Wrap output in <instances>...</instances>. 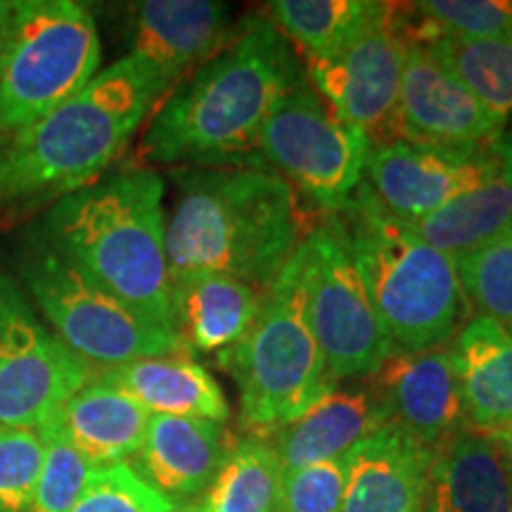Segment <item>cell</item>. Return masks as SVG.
I'll return each mask as SVG.
<instances>
[{
    "mask_svg": "<svg viewBox=\"0 0 512 512\" xmlns=\"http://www.w3.org/2000/svg\"><path fill=\"white\" fill-rule=\"evenodd\" d=\"M306 69L266 15H249L214 57L178 86L147 126L140 157L166 166L264 164L259 136Z\"/></svg>",
    "mask_w": 512,
    "mask_h": 512,
    "instance_id": "cell-1",
    "label": "cell"
},
{
    "mask_svg": "<svg viewBox=\"0 0 512 512\" xmlns=\"http://www.w3.org/2000/svg\"><path fill=\"white\" fill-rule=\"evenodd\" d=\"M166 216L171 278L216 273L268 292L316 221L266 164L183 166Z\"/></svg>",
    "mask_w": 512,
    "mask_h": 512,
    "instance_id": "cell-2",
    "label": "cell"
},
{
    "mask_svg": "<svg viewBox=\"0 0 512 512\" xmlns=\"http://www.w3.org/2000/svg\"><path fill=\"white\" fill-rule=\"evenodd\" d=\"M166 91L155 69L124 55L46 117L0 138V207L57 202L98 181Z\"/></svg>",
    "mask_w": 512,
    "mask_h": 512,
    "instance_id": "cell-3",
    "label": "cell"
},
{
    "mask_svg": "<svg viewBox=\"0 0 512 512\" xmlns=\"http://www.w3.org/2000/svg\"><path fill=\"white\" fill-rule=\"evenodd\" d=\"M34 228L100 287L174 330L164 181L157 171L136 166L102 176L50 204Z\"/></svg>",
    "mask_w": 512,
    "mask_h": 512,
    "instance_id": "cell-4",
    "label": "cell"
},
{
    "mask_svg": "<svg viewBox=\"0 0 512 512\" xmlns=\"http://www.w3.org/2000/svg\"><path fill=\"white\" fill-rule=\"evenodd\" d=\"M394 351L448 344L467 323V302L451 256L387 214L366 185L335 211Z\"/></svg>",
    "mask_w": 512,
    "mask_h": 512,
    "instance_id": "cell-5",
    "label": "cell"
},
{
    "mask_svg": "<svg viewBox=\"0 0 512 512\" xmlns=\"http://www.w3.org/2000/svg\"><path fill=\"white\" fill-rule=\"evenodd\" d=\"M216 363L238 384L247 437H271L335 387L306 313L302 247L268 287L247 335Z\"/></svg>",
    "mask_w": 512,
    "mask_h": 512,
    "instance_id": "cell-6",
    "label": "cell"
},
{
    "mask_svg": "<svg viewBox=\"0 0 512 512\" xmlns=\"http://www.w3.org/2000/svg\"><path fill=\"white\" fill-rule=\"evenodd\" d=\"M15 275L48 328L93 368L188 354L174 330L152 323L100 287L50 247L34 226L17 240Z\"/></svg>",
    "mask_w": 512,
    "mask_h": 512,
    "instance_id": "cell-7",
    "label": "cell"
},
{
    "mask_svg": "<svg viewBox=\"0 0 512 512\" xmlns=\"http://www.w3.org/2000/svg\"><path fill=\"white\" fill-rule=\"evenodd\" d=\"M100 34L86 5L19 0L0 50V138L43 119L98 76Z\"/></svg>",
    "mask_w": 512,
    "mask_h": 512,
    "instance_id": "cell-8",
    "label": "cell"
},
{
    "mask_svg": "<svg viewBox=\"0 0 512 512\" xmlns=\"http://www.w3.org/2000/svg\"><path fill=\"white\" fill-rule=\"evenodd\" d=\"M373 143L347 124L313 88L309 74L273 107L259 136V157L309 209L342 211L366 181Z\"/></svg>",
    "mask_w": 512,
    "mask_h": 512,
    "instance_id": "cell-9",
    "label": "cell"
},
{
    "mask_svg": "<svg viewBox=\"0 0 512 512\" xmlns=\"http://www.w3.org/2000/svg\"><path fill=\"white\" fill-rule=\"evenodd\" d=\"M302 254L306 313L332 382L366 380L394 349L337 214L320 216Z\"/></svg>",
    "mask_w": 512,
    "mask_h": 512,
    "instance_id": "cell-10",
    "label": "cell"
},
{
    "mask_svg": "<svg viewBox=\"0 0 512 512\" xmlns=\"http://www.w3.org/2000/svg\"><path fill=\"white\" fill-rule=\"evenodd\" d=\"M0 261V425L41 430L91 377Z\"/></svg>",
    "mask_w": 512,
    "mask_h": 512,
    "instance_id": "cell-11",
    "label": "cell"
},
{
    "mask_svg": "<svg viewBox=\"0 0 512 512\" xmlns=\"http://www.w3.org/2000/svg\"><path fill=\"white\" fill-rule=\"evenodd\" d=\"M408 46L403 5L384 3L380 15L337 53L306 62L320 98L339 119L361 128L373 147L396 140V105Z\"/></svg>",
    "mask_w": 512,
    "mask_h": 512,
    "instance_id": "cell-12",
    "label": "cell"
},
{
    "mask_svg": "<svg viewBox=\"0 0 512 512\" xmlns=\"http://www.w3.org/2000/svg\"><path fill=\"white\" fill-rule=\"evenodd\" d=\"M498 174L501 166L491 145L479 150H444L392 140L370 150L363 185L387 214L413 223Z\"/></svg>",
    "mask_w": 512,
    "mask_h": 512,
    "instance_id": "cell-13",
    "label": "cell"
},
{
    "mask_svg": "<svg viewBox=\"0 0 512 512\" xmlns=\"http://www.w3.org/2000/svg\"><path fill=\"white\" fill-rule=\"evenodd\" d=\"M503 124L425 46L411 41L396 105V140L444 150H479L494 143Z\"/></svg>",
    "mask_w": 512,
    "mask_h": 512,
    "instance_id": "cell-14",
    "label": "cell"
},
{
    "mask_svg": "<svg viewBox=\"0 0 512 512\" xmlns=\"http://www.w3.org/2000/svg\"><path fill=\"white\" fill-rule=\"evenodd\" d=\"M387 422L401 427L425 446L467 425L451 342L425 351H392L373 375L366 377Z\"/></svg>",
    "mask_w": 512,
    "mask_h": 512,
    "instance_id": "cell-15",
    "label": "cell"
},
{
    "mask_svg": "<svg viewBox=\"0 0 512 512\" xmlns=\"http://www.w3.org/2000/svg\"><path fill=\"white\" fill-rule=\"evenodd\" d=\"M128 53L166 86L200 67L233 38L228 8L214 0H143L128 5Z\"/></svg>",
    "mask_w": 512,
    "mask_h": 512,
    "instance_id": "cell-16",
    "label": "cell"
},
{
    "mask_svg": "<svg viewBox=\"0 0 512 512\" xmlns=\"http://www.w3.org/2000/svg\"><path fill=\"white\" fill-rule=\"evenodd\" d=\"M235 439L221 422L150 415L133 470L171 503L192 501L214 484Z\"/></svg>",
    "mask_w": 512,
    "mask_h": 512,
    "instance_id": "cell-17",
    "label": "cell"
},
{
    "mask_svg": "<svg viewBox=\"0 0 512 512\" xmlns=\"http://www.w3.org/2000/svg\"><path fill=\"white\" fill-rule=\"evenodd\" d=\"M434 448L384 425L349 453L342 512H425Z\"/></svg>",
    "mask_w": 512,
    "mask_h": 512,
    "instance_id": "cell-18",
    "label": "cell"
},
{
    "mask_svg": "<svg viewBox=\"0 0 512 512\" xmlns=\"http://www.w3.org/2000/svg\"><path fill=\"white\" fill-rule=\"evenodd\" d=\"M384 425H389L387 415L368 380L339 382L309 411L275 430L266 441L278 456L283 472H290L349 456L363 439Z\"/></svg>",
    "mask_w": 512,
    "mask_h": 512,
    "instance_id": "cell-19",
    "label": "cell"
},
{
    "mask_svg": "<svg viewBox=\"0 0 512 512\" xmlns=\"http://www.w3.org/2000/svg\"><path fill=\"white\" fill-rule=\"evenodd\" d=\"M425 512H512V467L484 432L463 427L434 446Z\"/></svg>",
    "mask_w": 512,
    "mask_h": 512,
    "instance_id": "cell-20",
    "label": "cell"
},
{
    "mask_svg": "<svg viewBox=\"0 0 512 512\" xmlns=\"http://www.w3.org/2000/svg\"><path fill=\"white\" fill-rule=\"evenodd\" d=\"M147 422L150 413L138 401L95 373L46 425L55 427L93 470H100L138 456Z\"/></svg>",
    "mask_w": 512,
    "mask_h": 512,
    "instance_id": "cell-21",
    "label": "cell"
},
{
    "mask_svg": "<svg viewBox=\"0 0 512 512\" xmlns=\"http://www.w3.org/2000/svg\"><path fill=\"white\" fill-rule=\"evenodd\" d=\"M266 292L216 273L171 278L174 330L188 354L219 356L254 325Z\"/></svg>",
    "mask_w": 512,
    "mask_h": 512,
    "instance_id": "cell-22",
    "label": "cell"
},
{
    "mask_svg": "<svg viewBox=\"0 0 512 512\" xmlns=\"http://www.w3.org/2000/svg\"><path fill=\"white\" fill-rule=\"evenodd\" d=\"M98 373L150 415L202 418L221 425L230 420V403L221 384L190 354L138 358Z\"/></svg>",
    "mask_w": 512,
    "mask_h": 512,
    "instance_id": "cell-23",
    "label": "cell"
},
{
    "mask_svg": "<svg viewBox=\"0 0 512 512\" xmlns=\"http://www.w3.org/2000/svg\"><path fill=\"white\" fill-rule=\"evenodd\" d=\"M467 425L491 432L512 422V330L472 316L451 339Z\"/></svg>",
    "mask_w": 512,
    "mask_h": 512,
    "instance_id": "cell-24",
    "label": "cell"
},
{
    "mask_svg": "<svg viewBox=\"0 0 512 512\" xmlns=\"http://www.w3.org/2000/svg\"><path fill=\"white\" fill-rule=\"evenodd\" d=\"M408 17V10H406ZM411 41L427 48L489 112L503 121L512 114V38H463L415 27L408 17Z\"/></svg>",
    "mask_w": 512,
    "mask_h": 512,
    "instance_id": "cell-25",
    "label": "cell"
},
{
    "mask_svg": "<svg viewBox=\"0 0 512 512\" xmlns=\"http://www.w3.org/2000/svg\"><path fill=\"white\" fill-rule=\"evenodd\" d=\"M422 240L460 261L512 230V188L498 174L425 219L408 223Z\"/></svg>",
    "mask_w": 512,
    "mask_h": 512,
    "instance_id": "cell-26",
    "label": "cell"
},
{
    "mask_svg": "<svg viewBox=\"0 0 512 512\" xmlns=\"http://www.w3.org/2000/svg\"><path fill=\"white\" fill-rule=\"evenodd\" d=\"M382 8L380 0H275L266 17L311 62L337 53Z\"/></svg>",
    "mask_w": 512,
    "mask_h": 512,
    "instance_id": "cell-27",
    "label": "cell"
},
{
    "mask_svg": "<svg viewBox=\"0 0 512 512\" xmlns=\"http://www.w3.org/2000/svg\"><path fill=\"white\" fill-rule=\"evenodd\" d=\"M283 467L261 437H240L214 484L202 496L204 512H280Z\"/></svg>",
    "mask_w": 512,
    "mask_h": 512,
    "instance_id": "cell-28",
    "label": "cell"
},
{
    "mask_svg": "<svg viewBox=\"0 0 512 512\" xmlns=\"http://www.w3.org/2000/svg\"><path fill=\"white\" fill-rule=\"evenodd\" d=\"M456 264L470 309L512 330V230Z\"/></svg>",
    "mask_w": 512,
    "mask_h": 512,
    "instance_id": "cell-29",
    "label": "cell"
},
{
    "mask_svg": "<svg viewBox=\"0 0 512 512\" xmlns=\"http://www.w3.org/2000/svg\"><path fill=\"white\" fill-rule=\"evenodd\" d=\"M415 27L463 38H512V0H422L406 5Z\"/></svg>",
    "mask_w": 512,
    "mask_h": 512,
    "instance_id": "cell-30",
    "label": "cell"
},
{
    "mask_svg": "<svg viewBox=\"0 0 512 512\" xmlns=\"http://www.w3.org/2000/svg\"><path fill=\"white\" fill-rule=\"evenodd\" d=\"M38 434L46 441V458L29 512H72L86 489L88 477L93 475V467L55 427H41Z\"/></svg>",
    "mask_w": 512,
    "mask_h": 512,
    "instance_id": "cell-31",
    "label": "cell"
},
{
    "mask_svg": "<svg viewBox=\"0 0 512 512\" xmlns=\"http://www.w3.org/2000/svg\"><path fill=\"white\" fill-rule=\"evenodd\" d=\"M46 441L38 430L0 425V512H29Z\"/></svg>",
    "mask_w": 512,
    "mask_h": 512,
    "instance_id": "cell-32",
    "label": "cell"
},
{
    "mask_svg": "<svg viewBox=\"0 0 512 512\" xmlns=\"http://www.w3.org/2000/svg\"><path fill=\"white\" fill-rule=\"evenodd\" d=\"M171 505L131 465L121 463L93 470L72 512H169Z\"/></svg>",
    "mask_w": 512,
    "mask_h": 512,
    "instance_id": "cell-33",
    "label": "cell"
},
{
    "mask_svg": "<svg viewBox=\"0 0 512 512\" xmlns=\"http://www.w3.org/2000/svg\"><path fill=\"white\" fill-rule=\"evenodd\" d=\"M347 479V456L283 472L280 512H342Z\"/></svg>",
    "mask_w": 512,
    "mask_h": 512,
    "instance_id": "cell-34",
    "label": "cell"
},
{
    "mask_svg": "<svg viewBox=\"0 0 512 512\" xmlns=\"http://www.w3.org/2000/svg\"><path fill=\"white\" fill-rule=\"evenodd\" d=\"M491 152L498 159V166H501V176L505 183L512 188V131H501L496 136L494 143H491Z\"/></svg>",
    "mask_w": 512,
    "mask_h": 512,
    "instance_id": "cell-35",
    "label": "cell"
},
{
    "mask_svg": "<svg viewBox=\"0 0 512 512\" xmlns=\"http://www.w3.org/2000/svg\"><path fill=\"white\" fill-rule=\"evenodd\" d=\"M484 434L494 441L498 448H501L505 460H508L512 467V422H508V425H503V427H496V430H491V432H484Z\"/></svg>",
    "mask_w": 512,
    "mask_h": 512,
    "instance_id": "cell-36",
    "label": "cell"
},
{
    "mask_svg": "<svg viewBox=\"0 0 512 512\" xmlns=\"http://www.w3.org/2000/svg\"><path fill=\"white\" fill-rule=\"evenodd\" d=\"M12 12H15V0H0V50H3L5 34H8Z\"/></svg>",
    "mask_w": 512,
    "mask_h": 512,
    "instance_id": "cell-37",
    "label": "cell"
},
{
    "mask_svg": "<svg viewBox=\"0 0 512 512\" xmlns=\"http://www.w3.org/2000/svg\"><path fill=\"white\" fill-rule=\"evenodd\" d=\"M169 512H204L202 498L200 501H185V503H174Z\"/></svg>",
    "mask_w": 512,
    "mask_h": 512,
    "instance_id": "cell-38",
    "label": "cell"
}]
</instances>
